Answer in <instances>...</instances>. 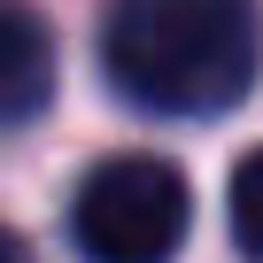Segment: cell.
Instances as JSON below:
<instances>
[{
	"label": "cell",
	"instance_id": "1",
	"mask_svg": "<svg viewBox=\"0 0 263 263\" xmlns=\"http://www.w3.org/2000/svg\"><path fill=\"white\" fill-rule=\"evenodd\" d=\"M101 62L147 116H224L255 85V0H116Z\"/></svg>",
	"mask_w": 263,
	"mask_h": 263
},
{
	"label": "cell",
	"instance_id": "2",
	"mask_svg": "<svg viewBox=\"0 0 263 263\" xmlns=\"http://www.w3.org/2000/svg\"><path fill=\"white\" fill-rule=\"evenodd\" d=\"M186 224L194 194L163 155H108L70 201V240L85 263H171L186 248Z\"/></svg>",
	"mask_w": 263,
	"mask_h": 263
},
{
	"label": "cell",
	"instance_id": "3",
	"mask_svg": "<svg viewBox=\"0 0 263 263\" xmlns=\"http://www.w3.org/2000/svg\"><path fill=\"white\" fill-rule=\"evenodd\" d=\"M54 101V39L24 0H0V132Z\"/></svg>",
	"mask_w": 263,
	"mask_h": 263
},
{
	"label": "cell",
	"instance_id": "4",
	"mask_svg": "<svg viewBox=\"0 0 263 263\" xmlns=\"http://www.w3.org/2000/svg\"><path fill=\"white\" fill-rule=\"evenodd\" d=\"M255 186H263V155H240V171H232V248L255 263L263 255V232H255Z\"/></svg>",
	"mask_w": 263,
	"mask_h": 263
},
{
	"label": "cell",
	"instance_id": "5",
	"mask_svg": "<svg viewBox=\"0 0 263 263\" xmlns=\"http://www.w3.org/2000/svg\"><path fill=\"white\" fill-rule=\"evenodd\" d=\"M0 263H31V248H24V240L8 232V224H0Z\"/></svg>",
	"mask_w": 263,
	"mask_h": 263
}]
</instances>
